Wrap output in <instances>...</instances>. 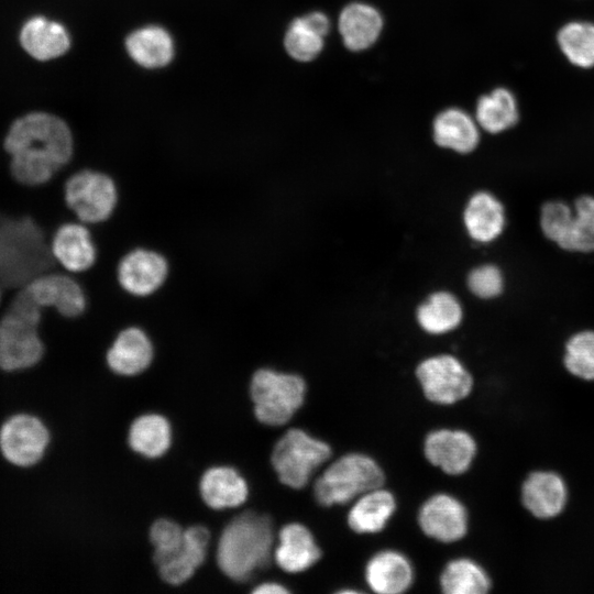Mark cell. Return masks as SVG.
<instances>
[{"label":"cell","mask_w":594,"mask_h":594,"mask_svg":"<svg viewBox=\"0 0 594 594\" xmlns=\"http://www.w3.org/2000/svg\"><path fill=\"white\" fill-rule=\"evenodd\" d=\"M12 178L25 187L50 184L73 158L74 139L61 118L32 112L15 120L3 140Z\"/></svg>","instance_id":"6da1fadb"},{"label":"cell","mask_w":594,"mask_h":594,"mask_svg":"<svg viewBox=\"0 0 594 594\" xmlns=\"http://www.w3.org/2000/svg\"><path fill=\"white\" fill-rule=\"evenodd\" d=\"M48 232L35 217L0 209V285L3 293L25 286L57 266Z\"/></svg>","instance_id":"7a4b0ae2"},{"label":"cell","mask_w":594,"mask_h":594,"mask_svg":"<svg viewBox=\"0 0 594 594\" xmlns=\"http://www.w3.org/2000/svg\"><path fill=\"white\" fill-rule=\"evenodd\" d=\"M274 522L270 515L246 510L222 530L217 544V564L234 582L251 580L273 560Z\"/></svg>","instance_id":"3957f363"},{"label":"cell","mask_w":594,"mask_h":594,"mask_svg":"<svg viewBox=\"0 0 594 594\" xmlns=\"http://www.w3.org/2000/svg\"><path fill=\"white\" fill-rule=\"evenodd\" d=\"M42 309L21 287L3 295L0 308V370L19 372L38 364L45 354Z\"/></svg>","instance_id":"277c9868"},{"label":"cell","mask_w":594,"mask_h":594,"mask_svg":"<svg viewBox=\"0 0 594 594\" xmlns=\"http://www.w3.org/2000/svg\"><path fill=\"white\" fill-rule=\"evenodd\" d=\"M386 485L381 463L371 454L351 450L334 455L314 477L312 497L322 508L350 505L362 494Z\"/></svg>","instance_id":"5b68a950"},{"label":"cell","mask_w":594,"mask_h":594,"mask_svg":"<svg viewBox=\"0 0 594 594\" xmlns=\"http://www.w3.org/2000/svg\"><path fill=\"white\" fill-rule=\"evenodd\" d=\"M249 388L253 415L266 427L289 424L305 406L308 394L302 375L271 367L255 370Z\"/></svg>","instance_id":"8992f818"},{"label":"cell","mask_w":594,"mask_h":594,"mask_svg":"<svg viewBox=\"0 0 594 594\" xmlns=\"http://www.w3.org/2000/svg\"><path fill=\"white\" fill-rule=\"evenodd\" d=\"M334 457L330 443L305 428H288L274 443L270 462L278 482L304 490Z\"/></svg>","instance_id":"52a82bcc"},{"label":"cell","mask_w":594,"mask_h":594,"mask_svg":"<svg viewBox=\"0 0 594 594\" xmlns=\"http://www.w3.org/2000/svg\"><path fill=\"white\" fill-rule=\"evenodd\" d=\"M65 207L77 221L88 226L108 221L119 205V187L107 173L84 168L63 183Z\"/></svg>","instance_id":"ba28073f"},{"label":"cell","mask_w":594,"mask_h":594,"mask_svg":"<svg viewBox=\"0 0 594 594\" xmlns=\"http://www.w3.org/2000/svg\"><path fill=\"white\" fill-rule=\"evenodd\" d=\"M414 374L424 398L441 408L464 402L474 389L472 373L451 354L424 359L416 366Z\"/></svg>","instance_id":"9c48e42d"},{"label":"cell","mask_w":594,"mask_h":594,"mask_svg":"<svg viewBox=\"0 0 594 594\" xmlns=\"http://www.w3.org/2000/svg\"><path fill=\"white\" fill-rule=\"evenodd\" d=\"M470 519L469 509L462 499L444 491L428 495L416 513L419 531L442 544H453L464 539L470 530Z\"/></svg>","instance_id":"30bf717a"},{"label":"cell","mask_w":594,"mask_h":594,"mask_svg":"<svg viewBox=\"0 0 594 594\" xmlns=\"http://www.w3.org/2000/svg\"><path fill=\"white\" fill-rule=\"evenodd\" d=\"M426 461L449 477L468 473L479 454L474 436L461 427L442 426L429 430L422 442Z\"/></svg>","instance_id":"8fae6325"},{"label":"cell","mask_w":594,"mask_h":594,"mask_svg":"<svg viewBox=\"0 0 594 594\" xmlns=\"http://www.w3.org/2000/svg\"><path fill=\"white\" fill-rule=\"evenodd\" d=\"M23 288L42 309L53 310L65 320L75 321L88 309V295L84 286L66 272L54 270L40 274Z\"/></svg>","instance_id":"7c38bea8"},{"label":"cell","mask_w":594,"mask_h":594,"mask_svg":"<svg viewBox=\"0 0 594 594\" xmlns=\"http://www.w3.org/2000/svg\"><path fill=\"white\" fill-rule=\"evenodd\" d=\"M169 273L167 257L157 250L144 246L125 252L116 268L120 288L136 298L156 294L166 284Z\"/></svg>","instance_id":"4fadbf2b"},{"label":"cell","mask_w":594,"mask_h":594,"mask_svg":"<svg viewBox=\"0 0 594 594\" xmlns=\"http://www.w3.org/2000/svg\"><path fill=\"white\" fill-rule=\"evenodd\" d=\"M48 443L46 426L29 414L13 415L0 428V451L8 462L20 468L40 462Z\"/></svg>","instance_id":"5bb4252c"},{"label":"cell","mask_w":594,"mask_h":594,"mask_svg":"<svg viewBox=\"0 0 594 594\" xmlns=\"http://www.w3.org/2000/svg\"><path fill=\"white\" fill-rule=\"evenodd\" d=\"M50 246L57 266L74 275L91 270L98 258L88 224L77 220L59 223L51 234Z\"/></svg>","instance_id":"9a60e30c"},{"label":"cell","mask_w":594,"mask_h":594,"mask_svg":"<svg viewBox=\"0 0 594 594\" xmlns=\"http://www.w3.org/2000/svg\"><path fill=\"white\" fill-rule=\"evenodd\" d=\"M322 557L323 549L307 525L290 521L278 529L273 561L283 572L305 573L316 566Z\"/></svg>","instance_id":"2e32d148"},{"label":"cell","mask_w":594,"mask_h":594,"mask_svg":"<svg viewBox=\"0 0 594 594\" xmlns=\"http://www.w3.org/2000/svg\"><path fill=\"white\" fill-rule=\"evenodd\" d=\"M363 581L376 594H402L416 583V569L404 552L385 548L366 559Z\"/></svg>","instance_id":"e0dca14e"},{"label":"cell","mask_w":594,"mask_h":594,"mask_svg":"<svg viewBox=\"0 0 594 594\" xmlns=\"http://www.w3.org/2000/svg\"><path fill=\"white\" fill-rule=\"evenodd\" d=\"M155 348L148 333L139 326L121 329L108 346L105 360L117 375L130 377L145 372L153 363Z\"/></svg>","instance_id":"ac0fdd59"},{"label":"cell","mask_w":594,"mask_h":594,"mask_svg":"<svg viewBox=\"0 0 594 594\" xmlns=\"http://www.w3.org/2000/svg\"><path fill=\"white\" fill-rule=\"evenodd\" d=\"M398 510L395 493L381 486L373 488L354 499L345 514L348 528L356 535H376L383 532Z\"/></svg>","instance_id":"d6986e66"},{"label":"cell","mask_w":594,"mask_h":594,"mask_svg":"<svg viewBox=\"0 0 594 594\" xmlns=\"http://www.w3.org/2000/svg\"><path fill=\"white\" fill-rule=\"evenodd\" d=\"M520 498L524 507L536 518L551 519L566 506L568 486L553 471H534L522 482Z\"/></svg>","instance_id":"ffe728a7"},{"label":"cell","mask_w":594,"mask_h":594,"mask_svg":"<svg viewBox=\"0 0 594 594\" xmlns=\"http://www.w3.org/2000/svg\"><path fill=\"white\" fill-rule=\"evenodd\" d=\"M209 542L207 527L193 525L186 528L180 549L156 565L160 578L169 585L186 583L205 562Z\"/></svg>","instance_id":"44dd1931"},{"label":"cell","mask_w":594,"mask_h":594,"mask_svg":"<svg viewBox=\"0 0 594 594\" xmlns=\"http://www.w3.org/2000/svg\"><path fill=\"white\" fill-rule=\"evenodd\" d=\"M199 494L211 509L234 508L246 502L249 485L234 468L217 465L207 469L200 476Z\"/></svg>","instance_id":"7402d4cb"},{"label":"cell","mask_w":594,"mask_h":594,"mask_svg":"<svg viewBox=\"0 0 594 594\" xmlns=\"http://www.w3.org/2000/svg\"><path fill=\"white\" fill-rule=\"evenodd\" d=\"M463 220L469 235L474 241L491 243L505 230V207L493 194L484 190L477 191L469 199Z\"/></svg>","instance_id":"603a6c76"},{"label":"cell","mask_w":594,"mask_h":594,"mask_svg":"<svg viewBox=\"0 0 594 594\" xmlns=\"http://www.w3.org/2000/svg\"><path fill=\"white\" fill-rule=\"evenodd\" d=\"M20 41L23 48L38 61L56 58L65 54L70 45L66 29L43 16H34L23 25Z\"/></svg>","instance_id":"cb8c5ba5"},{"label":"cell","mask_w":594,"mask_h":594,"mask_svg":"<svg viewBox=\"0 0 594 594\" xmlns=\"http://www.w3.org/2000/svg\"><path fill=\"white\" fill-rule=\"evenodd\" d=\"M329 28V19L322 12H310L295 19L285 34L287 53L299 62L312 61L321 52Z\"/></svg>","instance_id":"d4e9b609"},{"label":"cell","mask_w":594,"mask_h":594,"mask_svg":"<svg viewBox=\"0 0 594 594\" xmlns=\"http://www.w3.org/2000/svg\"><path fill=\"white\" fill-rule=\"evenodd\" d=\"M438 587L443 594H486L492 581L480 562L469 557H457L441 568Z\"/></svg>","instance_id":"484cf974"},{"label":"cell","mask_w":594,"mask_h":594,"mask_svg":"<svg viewBox=\"0 0 594 594\" xmlns=\"http://www.w3.org/2000/svg\"><path fill=\"white\" fill-rule=\"evenodd\" d=\"M172 425L160 414L136 417L128 430V443L138 454L147 459L163 457L172 446Z\"/></svg>","instance_id":"4316f807"},{"label":"cell","mask_w":594,"mask_h":594,"mask_svg":"<svg viewBox=\"0 0 594 594\" xmlns=\"http://www.w3.org/2000/svg\"><path fill=\"white\" fill-rule=\"evenodd\" d=\"M383 26L380 12L365 3L346 6L339 18V30L344 45L351 51L370 47L378 37Z\"/></svg>","instance_id":"83f0119b"},{"label":"cell","mask_w":594,"mask_h":594,"mask_svg":"<svg viewBox=\"0 0 594 594\" xmlns=\"http://www.w3.org/2000/svg\"><path fill=\"white\" fill-rule=\"evenodd\" d=\"M131 58L146 68L167 65L174 55L173 38L169 33L156 25H148L132 32L125 41Z\"/></svg>","instance_id":"f1b7e54d"},{"label":"cell","mask_w":594,"mask_h":594,"mask_svg":"<svg viewBox=\"0 0 594 594\" xmlns=\"http://www.w3.org/2000/svg\"><path fill=\"white\" fill-rule=\"evenodd\" d=\"M433 138L439 146L470 153L477 146L480 134L468 113L459 109H448L435 119Z\"/></svg>","instance_id":"f546056e"},{"label":"cell","mask_w":594,"mask_h":594,"mask_svg":"<svg viewBox=\"0 0 594 594\" xmlns=\"http://www.w3.org/2000/svg\"><path fill=\"white\" fill-rule=\"evenodd\" d=\"M462 307L457 297L447 292L432 294L417 310L420 327L431 334L455 329L462 320Z\"/></svg>","instance_id":"4dcf8cb0"},{"label":"cell","mask_w":594,"mask_h":594,"mask_svg":"<svg viewBox=\"0 0 594 594\" xmlns=\"http://www.w3.org/2000/svg\"><path fill=\"white\" fill-rule=\"evenodd\" d=\"M476 120L490 133H499L514 127L518 121L514 95L505 88H497L482 96L476 105Z\"/></svg>","instance_id":"1f68e13d"},{"label":"cell","mask_w":594,"mask_h":594,"mask_svg":"<svg viewBox=\"0 0 594 594\" xmlns=\"http://www.w3.org/2000/svg\"><path fill=\"white\" fill-rule=\"evenodd\" d=\"M558 44L566 58L575 66H594V24L574 21L566 23L558 33Z\"/></svg>","instance_id":"d6a6232c"},{"label":"cell","mask_w":594,"mask_h":594,"mask_svg":"<svg viewBox=\"0 0 594 594\" xmlns=\"http://www.w3.org/2000/svg\"><path fill=\"white\" fill-rule=\"evenodd\" d=\"M562 361L571 375L594 381V330L583 329L571 334L564 344Z\"/></svg>","instance_id":"836d02e7"},{"label":"cell","mask_w":594,"mask_h":594,"mask_svg":"<svg viewBox=\"0 0 594 594\" xmlns=\"http://www.w3.org/2000/svg\"><path fill=\"white\" fill-rule=\"evenodd\" d=\"M573 220L564 251L594 253V196L582 195L573 202Z\"/></svg>","instance_id":"e575fe53"},{"label":"cell","mask_w":594,"mask_h":594,"mask_svg":"<svg viewBox=\"0 0 594 594\" xmlns=\"http://www.w3.org/2000/svg\"><path fill=\"white\" fill-rule=\"evenodd\" d=\"M573 205L560 199L542 204L539 213V227L543 237L564 250L573 220Z\"/></svg>","instance_id":"d590c367"},{"label":"cell","mask_w":594,"mask_h":594,"mask_svg":"<svg viewBox=\"0 0 594 594\" xmlns=\"http://www.w3.org/2000/svg\"><path fill=\"white\" fill-rule=\"evenodd\" d=\"M185 529L175 520L158 518L148 529V540L153 546V561L160 562L178 551L184 541Z\"/></svg>","instance_id":"8d00e7d4"},{"label":"cell","mask_w":594,"mask_h":594,"mask_svg":"<svg viewBox=\"0 0 594 594\" xmlns=\"http://www.w3.org/2000/svg\"><path fill=\"white\" fill-rule=\"evenodd\" d=\"M468 286L476 297L493 299L504 290V275L498 266L483 264L471 271L468 276Z\"/></svg>","instance_id":"74e56055"},{"label":"cell","mask_w":594,"mask_h":594,"mask_svg":"<svg viewBox=\"0 0 594 594\" xmlns=\"http://www.w3.org/2000/svg\"><path fill=\"white\" fill-rule=\"evenodd\" d=\"M252 594H289L292 591L283 583L276 581H265L257 584L252 591Z\"/></svg>","instance_id":"f35d334b"},{"label":"cell","mask_w":594,"mask_h":594,"mask_svg":"<svg viewBox=\"0 0 594 594\" xmlns=\"http://www.w3.org/2000/svg\"><path fill=\"white\" fill-rule=\"evenodd\" d=\"M3 295H4V293H3V289H2V287H1V285H0V308H1V306H2Z\"/></svg>","instance_id":"ab89813d"}]
</instances>
